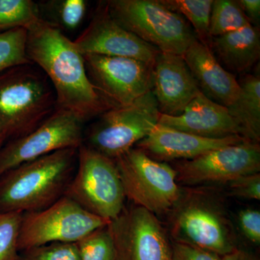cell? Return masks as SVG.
Masks as SVG:
<instances>
[{
    "label": "cell",
    "instance_id": "1",
    "mask_svg": "<svg viewBox=\"0 0 260 260\" xmlns=\"http://www.w3.org/2000/svg\"><path fill=\"white\" fill-rule=\"evenodd\" d=\"M27 30V56L51 82L57 109L73 113L85 123L114 108L92 85L83 56L73 41L42 19Z\"/></svg>",
    "mask_w": 260,
    "mask_h": 260
},
{
    "label": "cell",
    "instance_id": "2",
    "mask_svg": "<svg viewBox=\"0 0 260 260\" xmlns=\"http://www.w3.org/2000/svg\"><path fill=\"white\" fill-rule=\"evenodd\" d=\"M78 149L57 150L0 176V213L46 209L64 197L74 177Z\"/></svg>",
    "mask_w": 260,
    "mask_h": 260
},
{
    "label": "cell",
    "instance_id": "3",
    "mask_svg": "<svg viewBox=\"0 0 260 260\" xmlns=\"http://www.w3.org/2000/svg\"><path fill=\"white\" fill-rule=\"evenodd\" d=\"M56 109L52 85L37 65H19L0 73V124L8 140L31 133Z\"/></svg>",
    "mask_w": 260,
    "mask_h": 260
},
{
    "label": "cell",
    "instance_id": "4",
    "mask_svg": "<svg viewBox=\"0 0 260 260\" xmlns=\"http://www.w3.org/2000/svg\"><path fill=\"white\" fill-rule=\"evenodd\" d=\"M170 231L184 243L222 256L237 249L232 222L217 195L190 190L181 194L170 210Z\"/></svg>",
    "mask_w": 260,
    "mask_h": 260
},
{
    "label": "cell",
    "instance_id": "5",
    "mask_svg": "<svg viewBox=\"0 0 260 260\" xmlns=\"http://www.w3.org/2000/svg\"><path fill=\"white\" fill-rule=\"evenodd\" d=\"M106 4L123 28L160 52L183 56L198 40L185 19L160 0H109Z\"/></svg>",
    "mask_w": 260,
    "mask_h": 260
},
{
    "label": "cell",
    "instance_id": "6",
    "mask_svg": "<svg viewBox=\"0 0 260 260\" xmlns=\"http://www.w3.org/2000/svg\"><path fill=\"white\" fill-rule=\"evenodd\" d=\"M160 113L150 91L124 107L106 111L84 130L83 145L115 159L134 148L158 124Z\"/></svg>",
    "mask_w": 260,
    "mask_h": 260
},
{
    "label": "cell",
    "instance_id": "7",
    "mask_svg": "<svg viewBox=\"0 0 260 260\" xmlns=\"http://www.w3.org/2000/svg\"><path fill=\"white\" fill-rule=\"evenodd\" d=\"M64 196L109 221L125 207L126 197L114 159L83 144L78 148L76 171Z\"/></svg>",
    "mask_w": 260,
    "mask_h": 260
},
{
    "label": "cell",
    "instance_id": "8",
    "mask_svg": "<svg viewBox=\"0 0 260 260\" xmlns=\"http://www.w3.org/2000/svg\"><path fill=\"white\" fill-rule=\"evenodd\" d=\"M126 198L154 215L170 211L181 197L177 172L157 161L141 149H130L114 159Z\"/></svg>",
    "mask_w": 260,
    "mask_h": 260
},
{
    "label": "cell",
    "instance_id": "9",
    "mask_svg": "<svg viewBox=\"0 0 260 260\" xmlns=\"http://www.w3.org/2000/svg\"><path fill=\"white\" fill-rule=\"evenodd\" d=\"M109 222L64 196L46 209L23 213L18 250L51 243H76Z\"/></svg>",
    "mask_w": 260,
    "mask_h": 260
},
{
    "label": "cell",
    "instance_id": "10",
    "mask_svg": "<svg viewBox=\"0 0 260 260\" xmlns=\"http://www.w3.org/2000/svg\"><path fill=\"white\" fill-rule=\"evenodd\" d=\"M84 124L73 113L57 109L31 133L8 140L0 148V176L24 162L83 145Z\"/></svg>",
    "mask_w": 260,
    "mask_h": 260
},
{
    "label": "cell",
    "instance_id": "11",
    "mask_svg": "<svg viewBox=\"0 0 260 260\" xmlns=\"http://www.w3.org/2000/svg\"><path fill=\"white\" fill-rule=\"evenodd\" d=\"M83 56L89 80L113 107L129 105L152 91L153 64L120 56Z\"/></svg>",
    "mask_w": 260,
    "mask_h": 260
},
{
    "label": "cell",
    "instance_id": "12",
    "mask_svg": "<svg viewBox=\"0 0 260 260\" xmlns=\"http://www.w3.org/2000/svg\"><path fill=\"white\" fill-rule=\"evenodd\" d=\"M115 260H169L172 244L156 215L132 203L111 220Z\"/></svg>",
    "mask_w": 260,
    "mask_h": 260
},
{
    "label": "cell",
    "instance_id": "13",
    "mask_svg": "<svg viewBox=\"0 0 260 260\" xmlns=\"http://www.w3.org/2000/svg\"><path fill=\"white\" fill-rule=\"evenodd\" d=\"M177 180L187 185L229 183L260 172L259 144L245 140L191 159L176 162Z\"/></svg>",
    "mask_w": 260,
    "mask_h": 260
},
{
    "label": "cell",
    "instance_id": "14",
    "mask_svg": "<svg viewBox=\"0 0 260 260\" xmlns=\"http://www.w3.org/2000/svg\"><path fill=\"white\" fill-rule=\"evenodd\" d=\"M73 42L82 55L120 56L150 64L160 52L118 23L106 2L99 3L87 28Z\"/></svg>",
    "mask_w": 260,
    "mask_h": 260
},
{
    "label": "cell",
    "instance_id": "15",
    "mask_svg": "<svg viewBox=\"0 0 260 260\" xmlns=\"http://www.w3.org/2000/svg\"><path fill=\"white\" fill-rule=\"evenodd\" d=\"M153 92L159 112L179 116L200 93L182 56L159 52L152 69Z\"/></svg>",
    "mask_w": 260,
    "mask_h": 260
},
{
    "label": "cell",
    "instance_id": "16",
    "mask_svg": "<svg viewBox=\"0 0 260 260\" xmlns=\"http://www.w3.org/2000/svg\"><path fill=\"white\" fill-rule=\"evenodd\" d=\"M158 124L205 138H244L241 126L228 108L210 100L200 92L179 116L160 114Z\"/></svg>",
    "mask_w": 260,
    "mask_h": 260
},
{
    "label": "cell",
    "instance_id": "17",
    "mask_svg": "<svg viewBox=\"0 0 260 260\" xmlns=\"http://www.w3.org/2000/svg\"><path fill=\"white\" fill-rule=\"evenodd\" d=\"M247 140L240 136L229 138H205L157 124L150 134L135 147L141 149L157 161L191 160L204 154L237 144Z\"/></svg>",
    "mask_w": 260,
    "mask_h": 260
},
{
    "label": "cell",
    "instance_id": "18",
    "mask_svg": "<svg viewBox=\"0 0 260 260\" xmlns=\"http://www.w3.org/2000/svg\"><path fill=\"white\" fill-rule=\"evenodd\" d=\"M182 56L205 96L228 109L237 102L242 91L239 81L220 64L209 47L196 40Z\"/></svg>",
    "mask_w": 260,
    "mask_h": 260
},
{
    "label": "cell",
    "instance_id": "19",
    "mask_svg": "<svg viewBox=\"0 0 260 260\" xmlns=\"http://www.w3.org/2000/svg\"><path fill=\"white\" fill-rule=\"evenodd\" d=\"M210 49L229 73L241 74L251 69L259 59V28L249 25L240 30L213 37Z\"/></svg>",
    "mask_w": 260,
    "mask_h": 260
},
{
    "label": "cell",
    "instance_id": "20",
    "mask_svg": "<svg viewBox=\"0 0 260 260\" xmlns=\"http://www.w3.org/2000/svg\"><path fill=\"white\" fill-rule=\"evenodd\" d=\"M240 85V95L229 108L231 115L241 126L244 138L260 141V78L259 75H245Z\"/></svg>",
    "mask_w": 260,
    "mask_h": 260
},
{
    "label": "cell",
    "instance_id": "21",
    "mask_svg": "<svg viewBox=\"0 0 260 260\" xmlns=\"http://www.w3.org/2000/svg\"><path fill=\"white\" fill-rule=\"evenodd\" d=\"M38 5L41 18L63 34L80 28L86 17L88 7L85 0H49Z\"/></svg>",
    "mask_w": 260,
    "mask_h": 260
},
{
    "label": "cell",
    "instance_id": "22",
    "mask_svg": "<svg viewBox=\"0 0 260 260\" xmlns=\"http://www.w3.org/2000/svg\"><path fill=\"white\" fill-rule=\"evenodd\" d=\"M168 9L181 15L191 25L197 39L210 47V20L213 0H160Z\"/></svg>",
    "mask_w": 260,
    "mask_h": 260
},
{
    "label": "cell",
    "instance_id": "23",
    "mask_svg": "<svg viewBox=\"0 0 260 260\" xmlns=\"http://www.w3.org/2000/svg\"><path fill=\"white\" fill-rule=\"evenodd\" d=\"M251 25L237 1L215 0L212 5L210 35L220 37Z\"/></svg>",
    "mask_w": 260,
    "mask_h": 260
},
{
    "label": "cell",
    "instance_id": "24",
    "mask_svg": "<svg viewBox=\"0 0 260 260\" xmlns=\"http://www.w3.org/2000/svg\"><path fill=\"white\" fill-rule=\"evenodd\" d=\"M39 5L32 0H0V32L28 29L41 20Z\"/></svg>",
    "mask_w": 260,
    "mask_h": 260
},
{
    "label": "cell",
    "instance_id": "25",
    "mask_svg": "<svg viewBox=\"0 0 260 260\" xmlns=\"http://www.w3.org/2000/svg\"><path fill=\"white\" fill-rule=\"evenodd\" d=\"M28 30L17 28L0 32V73L19 65L32 64L26 52Z\"/></svg>",
    "mask_w": 260,
    "mask_h": 260
},
{
    "label": "cell",
    "instance_id": "26",
    "mask_svg": "<svg viewBox=\"0 0 260 260\" xmlns=\"http://www.w3.org/2000/svg\"><path fill=\"white\" fill-rule=\"evenodd\" d=\"M80 260H115V248L109 225L99 228L75 243Z\"/></svg>",
    "mask_w": 260,
    "mask_h": 260
},
{
    "label": "cell",
    "instance_id": "27",
    "mask_svg": "<svg viewBox=\"0 0 260 260\" xmlns=\"http://www.w3.org/2000/svg\"><path fill=\"white\" fill-rule=\"evenodd\" d=\"M23 213H0V260H20L18 238Z\"/></svg>",
    "mask_w": 260,
    "mask_h": 260
},
{
    "label": "cell",
    "instance_id": "28",
    "mask_svg": "<svg viewBox=\"0 0 260 260\" xmlns=\"http://www.w3.org/2000/svg\"><path fill=\"white\" fill-rule=\"evenodd\" d=\"M20 260H80L75 243H51L20 251Z\"/></svg>",
    "mask_w": 260,
    "mask_h": 260
},
{
    "label": "cell",
    "instance_id": "29",
    "mask_svg": "<svg viewBox=\"0 0 260 260\" xmlns=\"http://www.w3.org/2000/svg\"><path fill=\"white\" fill-rule=\"evenodd\" d=\"M231 194L246 200H260V174L243 176L229 183Z\"/></svg>",
    "mask_w": 260,
    "mask_h": 260
},
{
    "label": "cell",
    "instance_id": "30",
    "mask_svg": "<svg viewBox=\"0 0 260 260\" xmlns=\"http://www.w3.org/2000/svg\"><path fill=\"white\" fill-rule=\"evenodd\" d=\"M169 260H221V256L197 246L174 242Z\"/></svg>",
    "mask_w": 260,
    "mask_h": 260
},
{
    "label": "cell",
    "instance_id": "31",
    "mask_svg": "<svg viewBox=\"0 0 260 260\" xmlns=\"http://www.w3.org/2000/svg\"><path fill=\"white\" fill-rule=\"evenodd\" d=\"M238 220L241 230L250 242L260 243V213L259 210L245 209L239 212Z\"/></svg>",
    "mask_w": 260,
    "mask_h": 260
},
{
    "label": "cell",
    "instance_id": "32",
    "mask_svg": "<svg viewBox=\"0 0 260 260\" xmlns=\"http://www.w3.org/2000/svg\"><path fill=\"white\" fill-rule=\"evenodd\" d=\"M243 13L249 23L254 26H258L260 20L259 0H237Z\"/></svg>",
    "mask_w": 260,
    "mask_h": 260
},
{
    "label": "cell",
    "instance_id": "33",
    "mask_svg": "<svg viewBox=\"0 0 260 260\" xmlns=\"http://www.w3.org/2000/svg\"><path fill=\"white\" fill-rule=\"evenodd\" d=\"M221 260H258V259L250 253L237 248L232 252L222 256Z\"/></svg>",
    "mask_w": 260,
    "mask_h": 260
},
{
    "label": "cell",
    "instance_id": "34",
    "mask_svg": "<svg viewBox=\"0 0 260 260\" xmlns=\"http://www.w3.org/2000/svg\"><path fill=\"white\" fill-rule=\"evenodd\" d=\"M8 140V135L6 132L3 129V126L0 124V148L5 144Z\"/></svg>",
    "mask_w": 260,
    "mask_h": 260
}]
</instances>
